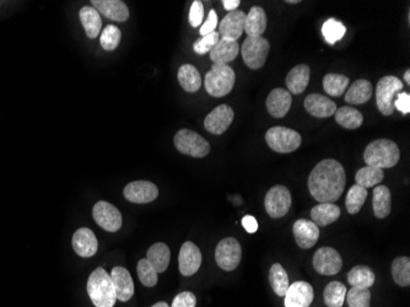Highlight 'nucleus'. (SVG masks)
<instances>
[{"mask_svg": "<svg viewBox=\"0 0 410 307\" xmlns=\"http://www.w3.org/2000/svg\"><path fill=\"white\" fill-rule=\"evenodd\" d=\"M175 146L182 154L193 157H207L210 152V145L207 139L189 129L177 132L175 136Z\"/></svg>", "mask_w": 410, "mask_h": 307, "instance_id": "8", "label": "nucleus"}, {"mask_svg": "<svg viewBox=\"0 0 410 307\" xmlns=\"http://www.w3.org/2000/svg\"><path fill=\"white\" fill-rule=\"evenodd\" d=\"M242 226H244V230L249 234H255V233H257V230H258V223H257L255 217H252V215H246V217H244V219H242Z\"/></svg>", "mask_w": 410, "mask_h": 307, "instance_id": "50", "label": "nucleus"}, {"mask_svg": "<svg viewBox=\"0 0 410 307\" xmlns=\"http://www.w3.org/2000/svg\"><path fill=\"white\" fill-rule=\"evenodd\" d=\"M197 297L191 292H183L178 294L172 302L171 307H196Z\"/></svg>", "mask_w": 410, "mask_h": 307, "instance_id": "47", "label": "nucleus"}, {"mask_svg": "<svg viewBox=\"0 0 410 307\" xmlns=\"http://www.w3.org/2000/svg\"><path fill=\"white\" fill-rule=\"evenodd\" d=\"M136 271H138V276L141 279V284L146 288L155 287L157 284V271L154 269V267L151 266L149 260H141L138 262V267H136Z\"/></svg>", "mask_w": 410, "mask_h": 307, "instance_id": "42", "label": "nucleus"}, {"mask_svg": "<svg viewBox=\"0 0 410 307\" xmlns=\"http://www.w3.org/2000/svg\"><path fill=\"white\" fill-rule=\"evenodd\" d=\"M219 40H220V36H219L218 32H212V33H209L207 36H203L200 40H198L193 45V49L198 54H205V53L210 52L215 47V45L218 43Z\"/></svg>", "mask_w": 410, "mask_h": 307, "instance_id": "45", "label": "nucleus"}, {"mask_svg": "<svg viewBox=\"0 0 410 307\" xmlns=\"http://www.w3.org/2000/svg\"><path fill=\"white\" fill-rule=\"evenodd\" d=\"M242 258V249L234 237L221 239L215 250V260L223 271H231L239 267Z\"/></svg>", "mask_w": 410, "mask_h": 307, "instance_id": "9", "label": "nucleus"}, {"mask_svg": "<svg viewBox=\"0 0 410 307\" xmlns=\"http://www.w3.org/2000/svg\"><path fill=\"white\" fill-rule=\"evenodd\" d=\"M79 15H80V21L83 24L88 37L96 38L99 36L101 27H102V20H101L99 11L96 10L94 6H84L79 13Z\"/></svg>", "mask_w": 410, "mask_h": 307, "instance_id": "31", "label": "nucleus"}, {"mask_svg": "<svg viewBox=\"0 0 410 307\" xmlns=\"http://www.w3.org/2000/svg\"><path fill=\"white\" fill-rule=\"evenodd\" d=\"M310 67L306 64H299L295 68L291 69L286 77V86L289 93L294 95L302 94L310 83Z\"/></svg>", "mask_w": 410, "mask_h": 307, "instance_id": "24", "label": "nucleus"}, {"mask_svg": "<svg viewBox=\"0 0 410 307\" xmlns=\"http://www.w3.org/2000/svg\"><path fill=\"white\" fill-rule=\"evenodd\" d=\"M270 287L278 297H285L287 289L290 287L289 276L285 269L279 263H274L269 271Z\"/></svg>", "mask_w": 410, "mask_h": 307, "instance_id": "35", "label": "nucleus"}, {"mask_svg": "<svg viewBox=\"0 0 410 307\" xmlns=\"http://www.w3.org/2000/svg\"><path fill=\"white\" fill-rule=\"evenodd\" d=\"M178 81L187 93H197L202 86V78L198 69L192 64H183L178 70Z\"/></svg>", "mask_w": 410, "mask_h": 307, "instance_id": "32", "label": "nucleus"}, {"mask_svg": "<svg viewBox=\"0 0 410 307\" xmlns=\"http://www.w3.org/2000/svg\"><path fill=\"white\" fill-rule=\"evenodd\" d=\"M345 171L340 162L326 159L318 162L308 178V189L320 203H334L342 197L345 187Z\"/></svg>", "mask_w": 410, "mask_h": 307, "instance_id": "1", "label": "nucleus"}, {"mask_svg": "<svg viewBox=\"0 0 410 307\" xmlns=\"http://www.w3.org/2000/svg\"><path fill=\"white\" fill-rule=\"evenodd\" d=\"M234 109L229 104H220L214 109L204 120V127L212 134L220 136L223 132L229 129L234 120Z\"/></svg>", "mask_w": 410, "mask_h": 307, "instance_id": "13", "label": "nucleus"}, {"mask_svg": "<svg viewBox=\"0 0 410 307\" xmlns=\"http://www.w3.org/2000/svg\"><path fill=\"white\" fill-rule=\"evenodd\" d=\"M291 193L285 186L276 184L270 188L265 199V207L267 213L273 219H281L289 213L291 208Z\"/></svg>", "mask_w": 410, "mask_h": 307, "instance_id": "10", "label": "nucleus"}, {"mask_svg": "<svg viewBox=\"0 0 410 307\" xmlns=\"http://www.w3.org/2000/svg\"><path fill=\"white\" fill-rule=\"evenodd\" d=\"M284 306L285 307H310L315 292L311 284L307 281H295L289 287L285 294Z\"/></svg>", "mask_w": 410, "mask_h": 307, "instance_id": "17", "label": "nucleus"}, {"mask_svg": "<svg viewBox=\"0 0 410 307\" xmlns=\"http://www.w3.org/2000/svg\"><path fill=\"white\" fill-rule=\"evenodd\" d=\"M239 52V46L237 42L228 41V40H219L215 47L210 51V59L214 64H228L236 59Z\"/></svg>", "mask_w": 410, "mask_h": 307, "instance_id": "26", "label": "nucleus"}, {"mask_svg": "<svg viewBox=\"0 0 410 307\" xmlns=\"http://www.w3.org/2000/svg\"><path fill=\"white\" fill-rule=\"evenodd\" d=\"M120 37H122V33H120V29L115 25H109V26L104 27V31L101 33L100 43L104 51H115L120 45Z\"/></svg>", "mask_w": 410, "mask_h": 307, "instance_id": "43", "label": "nucleus"}, {"mask_svg": "<svg viewBox=\"0 0 410 307\" xmlns=\"http://www.w3.org/2000/svg\"><path fill=\"white\" fill-rule=\"evenodd\" d=\"M203 17H204V8L202 1L196 0L193 1L191 10H189V24L192 27H198L202 25Z\"/></svg>", "mask_w": 410, "mask_h": 307, "instance_id": "46", "label": "nucleus"}, {"mask_svg": "<svg viewBox=\"0 0 410 307\" xmlns=\"http://www.w3.org/2000/svg\"><path fill=\"white\" fill-rule=\"evenodd\" d=\"M151 307H168V305H167L166 302H157V304H155V305H152V306Z\"/></svg>", "mask_w": 410, "mask_h": 307, "instance_id": "53", "label": "nucleus"}, {"mask_svg": "<svg viewBox=\"0 0 410 307\" xmlns=\"http://www.w3.org/2000/svg\"><path fill=\"white\" fill-rule=\"evenodd\" d=\"M368 194L369 193H368L366 188L361 187L358 184H354L353 187L349 189L347 199H345V205H347L348 213L352 215L358 214L366 202Z\"/></svg>", "mask_w": 410, "mask_h": 307, "instance_id": "39", "label": "nucleus"}, {"mask_svg": "<svg viewBox=\"0 0 410 307\" xmlns=\"http://www.w3.org/2000/svg\"><path fill=\"white\" fill-rule=\"evenodd\" d=\"M178 265L182 276H191L197 273L202 265V252L191 241H187L182 245Z\"/></svg>", "mask_w": 410, "mask_h": 307, "instance_id": "16", "label": "nucleus"}, {"mask_svg": "<svg viewBox=\"0 0 410 307\" xmlns=\"http://www.w3.org/2000/svg\"><path fill=\"white\" fill-rule=\"evenodd\" d=\"M395 109H398L403 115L410 112V95L408 93H400L395 100Z\"/></svg>", "mask_w": 410, "mask_h": 307, "instance_id": "49", "label": "nucleus"}, {"mask_svg": "<svg viewBox=\"0 0 410 307\" xmlns=\"http://www.w3.org/2000/svg\"><path fill=\"white\" fill-rule=\"evenodd\" d=\"M236 74L229 64H214L205 75L204 86L214 97H223L234 89Z\"/></svg>", "mask_w": 410, "mask_h": 307, "instance_id": "4", "label": "nucleus"}, {"mask_svg": "<svg viewBox=\"0 0 410 307\" xmlns=\"http://www.w3.org/2000/svg\"><path fill=\"white\" fill-rule=\"evenodd\" d=\"M313 267L321 276H336L343 267V260L332 247H321L313 255Z\"/></svg>", "mask_w": 410, "mask_h": 307, "instance_id": "11", "label": "nucleus"}, {"mask_svg": "<svg viewBox=\"0 0 410 307\" xmlns=\"http://www.w3.org/2000/svg\"><path fill=\"white\" fill-rule=\"evenodd\" d=\"M146 260H149L151 266L159 273H164L166 271L167 267L170 265L171 260V252L166 244L157 242L151 246L146 253Z\"/></svg>", "mask_w": 410, "mask_h": 307, "instance_id": "27", "label": "nucleus"}, {"mask_svg": "<svg viewBox=\"0 0 410 307\" xmlns=\"http://www.w3.org/2000/svg\"><path fill=\"white\" fill-rule=\"evenodd\" d=\"M400 159V148L390 139L371 141L363 152V160L368 166L377 167L381 170L395 167Z\"/></svg>", "mask_w": 410, "mask_h": 307, "instance_id": "2", "label": "nucleus"}, {"mask_svg": "<svg viewBox=\"0 0 410 307\" xmlns=\"http://www.w3.org/2000/svg\"><path fill=\"white\" fill-rule=\"evenodd\" d=\"M305 109L313 117L327 118L336 113L337 104L323 95L311 94L305 99Z\"/></svg>", "mask_w": 410, "mask_h": 307, "instance_id": "22", "label": "nucleus"}, {"mask_svg": "<svg viewBox=\"0 0 410 307\" xmlns=\"http://www.w3.org/2000/svg\"><path fill=\"white\" fill-rule=\"evenodd\" d=\"M292 99L291 94L285 89H274L267 99L268 112L276 118H283L287 115L290 109Z\"/></svg>", "mask_w": 410, "mask_h": 307, "instance_id": "23", "label": "nucleus"}, {"mask_svg": "<svg viewBox=\"0 0 410 307\" xmlns=\"http://www.w3.org/2000/svg\"><path fill=\"white\" fill-rule=\"evenodd\" d=\"M336 120L339 125L347 129H358L363 123V116L360 111H358L350 106H344L336 111Z\"/></svg>", "mask_w": 410, "mask_h": 307, "instance_id": "33", "label": "nucleus"}, {"mask_svg": "<svg viewBox=\"0 0 410 307\" xmlns=\"http://www.w3.org/2000/svg\"><path fill=\"white\" fill-rule=\"evenodd\" d=\"M73 249L77 255L83 258H90L99 250V242L93 230L81 228L73 235Z\"/></svg>", "mask_w": 410, "mask_h": 307, "instance_id": "20", "label": "nucleus"}, {"mask_svg": "<svg viewBox=\"0 0 410 307\" xmlns=\"http://www.w3.org/2000/svg\"><path fill=\"white\" fill-rule=\"evenodd\" d=\"M404 80L405 83L410 84V70L408 69L407 72L404 73Z\"/></svg>", "mask_w": 410, "mask_h": 307, "instance_id": "52", "label": "nucleus"}, {"mask_svg": "<svg viewBox=\"0 0 410 307\" xmlns=\"http://www.w3.org/2000/svg\"><path fill=\"white\" fill-rule=\"evenodd\" d=\"M347 32V27L340 21L328 19L322 26V33L328 45H334L343 38Z\"/></svg>", "mask_w": 410, "mask_h": 307, "instance_id": "41", "label": "nucleus"}, {"mask_svg": "<svg viewBox=\"0 0 410 307\" xmlns=\"http://www.w3.org/2000/svg\"><path fill=\"white\" fill-rule=\"evenodd\" d=\"M267 29V14L260 6H252L244 20V32L247 37H262Z\"/></svg>", "mask_w": 410, "mask_h": 307, "instance_id": "25", "label": "nucleus"}, {"mask_svg": "<svg viewBox=\"0 0 410 307\" xmlns=\"http://www.w3.org/2000/svg\"><path fill=\"white\" fill-rule=\"evenodd\" d=\"M223 8L231 13V11L237 10L241 1L239 0H223Z\"/></svg>", "mask_w": 410, "mask_h": 307, "instance_id": "51", "label": "nucleus"}, {"mask_svg": "<svg viewBox=\"0 0 410 307\" xmlns=\"http://www.w3.org/2000/svg\"><path fill=\"white\" fill-rule=\"evenodd\" d=\"M372 96V85L369 80L360 79L350 85L345 93V101L350 104H366Z\"/></svg>", "mask_w": 410, "mask_h": 307, "instance_id": "30", "label": "nucleus"}, {"mask_svg": "<svg viewBox=\"0 0 410 307\" xmlns=\"http://www.w3.org/2000/svg\"><path fill=\"white\" fill-rule=\"evenodd\" d=\"M246 14L244 11L235 10L229 13L219 24V36L221 40L237 42L244 32Z\"/></svg>", "mask_w": 410, "mask_h": 307, "instance_id": "15", "label": "nucleus"}, {"mask_svg": "<svg viewBox=\"0 0 410 307\" xmlns=\"http://www.w3.org/2000/svg\"><path fill=\"white\" fill-rule=\"evenodd\" d=\"M125 197L132 203L146 204L155 200L159 196V189L149 181H134L125 186Z\"/></svg>", "mask_w": 410, "mask_h": 307, "instance_id": "14", "label": "nucleus"}, {"mask_svg": "<svg viewBox=\"0 0 410 307\" xmlns=\"http://www.w3.org/2000/svg\"><path fill=\"white\" fill-rule=\"evenodd\" d=\"M93 217L96 224L109 233H116L122 228V214L109 202L101 200L95 204Z\"/></svg>", "mask_w": 410, "mask_h": 307, "instance_id": "12", "label": "nucleus"}, {"mask_svg": "<svg viewBox=\"0 0 410 307\" xmlns=\"http://www.w3.org/2000/svg\"><path fill=\"white\" fill-rule=\"evenodd\" d=\"M218 25V14L215 13V10H210L208 17H207V21L200 27V35L202 36H207L209 33L215 31V29H216Z\"/></svg>", "mask_w": 410, "mask_h": 307, "instance_id": "48", "label": "nucleus"}, {"mask_svg": "<svg viewBox=\"0 0 410 307\" xmlns=\"http://www.w3.org/2000/svg\"><path fill=\"white\" fill-rule=\"evenodd\" d=\"M384 172L381 168L372 166H365L358 170L355 181L356 184L363 188L376 187L384 181Z\"/></svg>", "mask_w": 410, "mask_h": 307, "instance_id": "37", "label": "nucleus"}, {"mask_svg": "<svg viewBox=\"0 0 410 307\" xmlns=\"http://www.w3.org/2000/svg\"><path fill=\"white\" fill-rule=\"evenodd\" d=\"M265 141L271 150L289 154L300 148L302 138L296 130L286 127H273L265 133Z\"/></svg>", "mask_w": 410, "mask_h": 307, "instance_id": "5", "label": "nucleus"}, {"mask_svg": "<svg viewBox=\"0 0 410 307\" xmlns=\"http://www.w3.org/2000/svg\"><path fill=\"white\" fill-rule=\"evenodd\" d=\"M374 217L379 219L387 218L392 210V194L390 188L384 184L376 186L372 197Z\"/></svg>", "mask_w": 410, "mask_h": 307, "instance_id": "29", "label": "nucleus"}, {"mask_svg": "<svg viewBox=\"0 0 410 307\" xmlns=\"http://www.w3.org/2000/svg\"><path fill=\"white\" fill-rule=\"evenodd\" d=\"M347 301L349 307H370L371 304V292L369 289L352 288L347 292Z\"/></svg>", "mask_w": 410, "mask_h": 307, "instance_id": "44", "label": "nucleus"}, {"mask_svg": "<svg viewBox=\"0 0 410 307\" xmlns=\"http://www.w3.org/2000/svg\"><path fill=\"white\" fill-rule=\"evenodd\" d=\"M374 273L369 267L356 266L348 273L349 284L353 288L370 289L374 284Z\"/></svg>", "mask_w": 410, "mask_h": 307, "instance_id": "34", "label": "nucleus"}, {"mask_svg": "<svg viewBox=\"0 0 410 307\" xmlns=\"http://www.w3.org/2000/svg\"><path fill=\"white\" fill-rule=\"evenodd\" d=\"M269 49V42L265 37H246L241 47L244 64L253 70L262 68L268 58Z\"/></svg>", "mask_w": 410, "mask_h": 307, "instance_id": "7", "label": "nucleus"}, {"mask_svg": "<svg viewBox=\"0 0 410 307\" xmlns=\"http://www.w3.org/2000/svg\"><path fill=\"white\" fill-rule=\"evenodd\" d=\"M347 297V287L340 281H331L324 288L323 299L328 307H342Z\"/></svg>", "mask_w": 410, "mask_h": 307, "instance_id": "36", "label": "nucleus"}, {"mask_svg": "<svg viewBox=\"0 0 410 307\" xmlns=\"http://www.w3.org/2000/svg\"><path fill=\"white\" fill-rule=\"evenodd\" d=\"M294 236L296 244L302 250H310L320 239V228L312 220L300 219L294 224Z\"/></svg>", "mask_w": 410, "mask_h": 307, "instance_id": "18", "label": "nucleus"}, {"mask_svg": "<svg viewBox=\"0 0 410 307\" xmlns=\"http://www.w3.org/2000/svg\"><path fill=\"white\" fill-rule=\"evenodd\" d=\"M339 217H340V208L334 203H320L316 207H313L311 210L312 221L318 228L336 223Z\"/></svg>", "mask_w": 410, "mask_h": 307, "instance_id": "28", "label": "nucleus"}, {"mask_svg": "<svg viewBox=\"0 0 410 307\" xmlns=\"http://www.w3.org/2000/svg\"><path fill=\"white\" fill-rule=\"evenodd\" d=\"M348 77H344L340 74H327L323 78V88L324 91L327 93L329 96H334V97H339L347 91L349 86Z\"/></svg>", "mask_w": 410, "mask_h": 307, "instance_id": "38", "label": "nucleus"}, {"mask_svg": "<svg viewBox=\"0 0 410 307\" xmlns=\"http://www.w3.org/2000/svg\"><path fill=\"white\" fill-rule=\"evenodd\" d=\"M88 294L95 307H113L117 297L109 273L104 268L95 269L88 276Z\"/></svg>", "mask_w": 410, "mask_h": 307, "instance_id": "3", "label": "nucleus"}, {"mask_svg": "<svg viewBox=\"0 0 410 307\" xmlns=\"http://www.w3.org/2000/svg\"><path fill=\"white\" fill-rule=\"evenodd\" d=\"M403 91V83L400 79L388 75L379 80L376 88V101L379 112L384 116H391L395 111V100L397 95Z\"/></svg>", "mask_w": 410, "mask_h": 307, "instance_id": "6", "label": "nucleus"}, {"mask_svg": "<svg viewBox=\"0 0 410 307\" xmlns=\"http://www.w3.org/2000/svg\"><path fill=\"white\" fill-rule=\"evenodd\" d=\"M392 276L400 287H409L410 260L408 257H398L392 263Z\"/></svg>", "mask_w": 410, "mask_h": 307, "instance_id": "40", "label": "nucleus"}, {"mask_svg": "<svg viewBox=\"0 0 410 307\" xmlns=\"http://www.w3.org/2000/svg\"><path fill=\"white\" fill-rule=\"evenodd\" d=\"M91 4L99 11L100 15H104L109 20L125 22L129 17V10L125 1L120 0H93Z\"/></svg>", "mask_w": 410, "mask_h": 307, "instance_id": "21", "label": "nucleus"}, {"mask_svg": "<svg viewBox=\"0 0 410 307\" xmlns=\"http://www.w3.org/2000/svg\"><path fill=\"white\" fill-rule=\"evenodd\" d=\"M286 3H287V4H299L300 1H299V0H286Z\"/></svg>", "mask_w": 410, "mask_h": 307, "instance_id": "54", "label": "nucleus"}, {"mask_svg": "<svg viewBox=\"0 0 410 307\" xmlns=\"http://www.w3.org/2000/svg\"><path fill=\"white\" fill-rule=\"evenodd\" d=\"M111 279L115 287L117 300L127 302L134 295V281L130 276L129 271L123 267H115L111 273Z\"/></svg>", "mask_w": 410, "mask_h": 307, "instance_id": "19", "label": "nucleus"}]
</instances>
